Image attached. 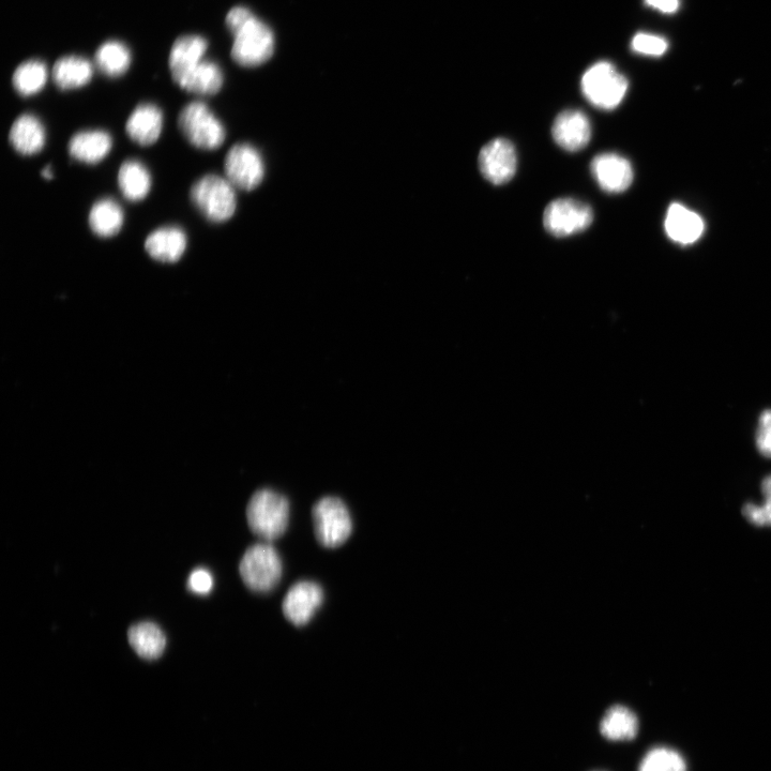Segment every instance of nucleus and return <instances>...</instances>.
<instances>
[{"instance_id": "nucleus-14", "label": "nucleus", "mask_w": 771, "mask_h": 771, "mask_svg": "<svg viewBox=\"0 0 771 771\" xmlns=\"http://www.w3.org/2000/svg\"><path fill=\"white\" fill-rule=\"evenodd\" d=\"M163 130V113L155 104L144 103L136 108L127 120L129 138L141 146H151L160 139Z\"/></svg>"}, {"instance_id": "nucleus-2", "label": "nucleus", "mask_w": 771, "mask_h": 771, "mask_svg": "<svg viewBox=\"0 0 771 771\" xmlns=\"http://www.w3.org/2000/svg\"><path fill=\"white\" fill-rule=\"evenodd\" d=\"M235 189L228 179L210 174L196 181L191 188L190 198L208 221L224 223L236 213Z\"/></svg>"}, {"instance_id": "nucleus-11", "label": "nucleus", "mask_w": 771, "mask_h": 771, "mask_svg": "<svg viewBox=\"0 0 771 771\" xmlns=\"http://www.w3.org/2000/svg\"><path fill=\"white\" fill-rule=\"evenodd\" d=\"M324 600L323 589L309 581L296 583L283 600V613L297 627L307 625Z\"/></svg>"}, {"instance_id": "nucleus-13", "label": "nucleus", "mask_w": 771, "mask_h": 771, "mask_svg": "<svg viewBox=\"0 0 771 771\" xmlns=\"http://www.w3.org/2000/svg\"><path fill=\"white\" fill-rule=\"evenodd\" d=\"M552 135L559 147L577 153L591 142L592 125L585 113L567 110L556 117Z\"/></svg>"}, {"instance_id": "nucleus-31", "label": "nucleus", "mask_w": 771, "mask_h": 771, "mask_svg": "<svg viewBox=\"0 0 771 771\" xmlns=\"http://www.w3.org/2000/svg\"><path fill=\"white\" fill-rule=\"evenodd\" d=\"M757 445L761 455L771 459V410L765 411L761 415L757 431Z\"/></svg>"}, {"instance_id": "nucleus-23", "label": "nucleus", "mask_w": 771, "mask_h": 771, "mask_svg": "<svg viewBox=\"0 0 771 771\" xmlns=\"http://www.w3.org/2000/svg\"><path fill=\"white\" fill-rule=\"evenodd\" d=\"M124 210L112 199L98 201L90 210L89 226L93 233L101 238H111L123 229Z\"/></svg>"}, {"instance_id": "nucleus-29", "label": "nucleus", "mask_w": 771, "mask_h": 771, "mask_svg": "<svg viewBox=\"0 0 771 771\" xmlns=\"http://www.w3.org/2000/svg\"><path fill=\"white\" fill-rule=\"evenodd\" d=\"M762 493L765 503L762 506L747 504L743 509L745 518L757 526H771V475L762 483Z\"/></svg>"}, {"instance_id": "nucleus-9", "label": "nucleus", "mask_w": 771, "mask_h": 771, "mask_svg": "<svg viewBox=\"0 0 771 771\" xmlns=\"http://www.w3.org/2000/svg\"><path fill=\"white\" fill-rule=\"evenodd\" d=\"M226 179L239 190L252 191L264 180L266 168L262 154L250 144H237L225 157Z\"/></svg>"}, {"instance_id": "nucleus-34", "label": "nucleus", "mask_w": 771, "mask_h": 771, "mask_svg": "<svg viewBox=\"0 0 771 771\" xmlns=\"http://www.w3.org/2000/svg\"><path fill=\"white\" fill-rule=\"evenodd\" d=\"M645 3L663 13H675L679 8V0H645Z\"/></svg>"}, {"instance_id": "nucleus-30", "label": "nucleus", "mask_w": 771, "mask_h": 771, "mask_svg": "<svg viewBox=\"0 0 771 771\" xmlns=\"http://www.w3.org/2000/svg\"><path fill=\"white\" fill-rule=\"evenodd\" d=\"M634 52L647 56H662L668 50V41L659 36L638 34L632 40Z\"/></svg>"}, {"instance_id": "nucleus-7", "label": "nucleus", "mask_w": 771, "mask_h": 771, "mask_svg": "<svg viewBox=\"0 0 771 771\" xmlns=\"http://www.w3.org/2000/svg\"><path fill=\"white\" fill-rule=\"evenodd\" d=\"M234 37L232 57L239 66L259 67L275 53V35L259 19L254 18Z\"/></svg>"}, {"instance_id": "nucleus-22", "label": "nucleus", "mask_w": 771, "mask_h": 771, "mask_svg": "<svg viewBox=\"0 0 771 771\" xmlns=\"http://www.w3.org/2000/svg\"><path fill=\"white\" fill-rule=\"evenodd\" d=\"M118 187L130 202L145 200L151 190V176L146 166L138 160L126 161L118 172Z\"/></svg>"}, {"instance_id": "nucleus-1", "label": "nucleus", "mask_w": 771, "mask_h": 771, "mask_svg": "<svg viewBox=\"0 0 771 771\" xmlns=\"http://www.w3.org/2000/svg\"><path fill=\"white\" fill-rule=\"evenodd\" d=\"M247 519L255 536L266 542L277 540L289 526L290 503L270 489L257 491L248 505Z\"/></svg>"}, {"instance_id": "nucleus-10", "label": "nucleus", "mask_w": 771, "mask_h": 771, "mask_svg": "<svg viewBox=\"0 0 771 771\" xmlns=\"http://www.w3.org/2000/svg\"><path fill=\"white\" fill-rule=\"evenodd\" d=\"M517 165L516 148L506 139H495L480 151V172L495 186L508 183L516 175Z\"/></svg>"}, {"instance_id": "nucleus-26", "label": "nucleus", "mask_w": 771, "mask_h": 771, "mask_svg": "<svg viewBox=\"0 0 771 771\" xmlns=\"http://www.w3.org/2000/svg\"><path fill=\"white\" fill-rule=\"evenodd\" d=\"M131 52L119 41H108L98 49L95 62L98 69L109 78L122 77L130 68Z\"/></svg>"}, {"instance_id": "nucleus-15", "label": "nucleus", "mask_w": 771, "mask_h": 771, "mask_svg": "<svg viewBox=\"0 0 771 771\" xmlns=\"http://www.w3.org/2000/svg\"><path fill=\"white\" fill-rule=\"evenodd\" d=\"M188 239L186 233L177 226H165L151 233L145 241V249L150 257L161 263H176L186 252Z\"/></svg>"}, {"instance_id": "nucleus-3", "label": "nucleus", "mask_w": 771, "mask_h": 771, "mask_svg": "<svg viewBox=\"0 0 771 771\" xmlns=\"http://www.w3.org/2000/svg\"><path fill=\"white\" fill-rule=\"evenodd\" d=\"M178 127L187 141L202 150H216L226 139L221 120L203 102H191L181 110Z\"/></svg>"}, {"instance_id": "nucleus-28", "label": "nucleus", "mask_w": 771, "mask_h": 771, "mask_svg": "<svg viewBox=\"0 0 771 771\" xmlns=\"http://www.w3.org/2000/svg\"><path fill=\"white\" fill-rule=\"evenodd\" d=\"M639 771H687V765L677 751L660 747L646 754Z\"/></svg>"}, {"instance_id": "nucleus-27", "label": "nucleus", "mask_w": 771, "mask_h": 771, "mask_svg": "<svg viewBox=\"0 0 771 771\" xmlns=\"http://www.w3.org/2000/svg\"><path fill=\"white\" fill-rule=\"evenodd\" d=\"M49 71L41 60L33 59L20 65L14 71L12 84L17 93L23 97L37 95L47 84Z\"/></svg>"}, {"instance_id": "nucleus-32", "label": "nucleus", "mask_w": 771, "mask_h": 771, "mask_svg": "<svg viewBox=\"0 0 771 771\" xmlns=\"http://www.w3.org/2000/svg\"><path fill=\"white\" fill-rule=\"evenodd\" d=\"M188 587L191 592L198 595H206L214 587V579L206 569H196L191 573L188 581Z\"/></svg>"}, {"instance_id": "nucleus-12", "label": "nucleus", "mask_w": 771, "mask_h": 771, "mask_svg": "<svg viewBox=\"0 0 771 771\" xmlns=\"http://www.w3.org/2000/svg\"><path fill=\"white\" fill-rule=\"evenodd\" d=\"M591 170L599 187L608 193H623L633 183L634 173L631 163L617 154L598 155L592 161Z\"/></svg>"}, {"instance_id": "nucleus-18", "label": "nucleus", "mask_w": 771, "mask_h": 771, "mask_svg": "<svg viewBox=\"0 0 771 771\" xmlns=\"http://www.w3.org/2000/svg\"><path fill=\"white\" fill-rule=\"evenodd\" d=\"M9 141L20 155L34 156L44 148L47 132L38 117L24 114L13 123Z\"/></svg>"}, {"instance_id": "nucleus-6", "label": "nucleus", "mask_w": 771, "mask_h": 771, "mask_svg": "<svg viewBox=\"0 0 771 771\" xmlns=\"http://www.w3.org/2000/svg\"><path fill=\"white\" fill-rule=\"evenodd\" d=\"M312 517L316 539L325 548H339L352 535L351 513L338 497L322 498L313 507Z\"/></svg>"}, {"instance_id": "nucleus-19", "label": "nucleus", "mask_w": 771, "mask_h": 771, "mask_svg": "<svg viewBox=\"0 0 771 771\" xmlns=\"http://www.w3.org/2000/svg\"><path fill=\"white\" fill-rule=\"evenodd\" d=\"M665 231L675 243L690 245L695 243L704 232V221L683 205L674 203L669 207L665 218Z\"/></svg>"}, {"instance_id": "nucleus-16", "label": "nucleus", "mask_w": 771, "mask_h": 771, "mask_svg": "<svg viewBox=\"0 0 771 771\" xmlns=\"http://www.w3.org/2000/svg\"><path fill=\"white\" fill-rule=\"evenodd\" d=\"M207 49V40L198 35L183 36L175 41L169 59L175 83L203 62Z\"/></svg>"}, {"instance_id": "nucleus-8", "label": "nucleus", "mask_w": 771, "mask_h": 771, "mask_svg": "<svg viewBox=\"0 0 771 771\" xmlns=\"http://www.w3.org/2000/svg\"><path fill=\"white\" fill-rule=\"evenodd\" d=\"M594 221L591 206L573 199H558L550 203L543 214V225L554 237L563 238L581 233Z\"/></svg>"}, {"instance_id": "nucleus-4", "label": "nucleus", "mask_w": 771, "mask_h": 771, "mask_svg": "<svg viewBox=\"0 0 771 771\" xmlns=\"http://www.w3.org/2000/svg\"><path fill=\"white\" fill-rule=\"evenodd\" d=\"M628 87L625 75L607 62L589 68L582 78L584 97L594 107L603 111L615 110L624 100Z\"/></svg>"}, {"instance_id": "nucleus-35", "label": "nucleus", "mask_w": 771, "mask_h": 771, "mask_svg": "<svg viewBox=\"0 0 771 771\" xmlns=\"http://www.w3.org/2000/svg\"><path fill=\"white\" fill-rule=\"evenodd\" d=\"M41 175H42V177H43V178H45V179H48V180H51V179H53V171H52V169L50 168V166H48V168H47V169H44V170L42 171Z\"/></svg>"}, {"instance_id": "nucleus-33", "label": "nucleus", "mask_w": 771, "mask_h": 771, "mask_svg": "<svg viewBox=\"0 0 771 771\" xmlns=\"http://www.w3.org/2000/svg\"><path fill=\"white\" fill-rule=\"evenodd\" d=\"M253 13L246 7H235L226 15V25L230 32L236 36L241 29L245 28L253 19Z\"/></svg>"}, {"instance_id": "nucleus-24", "label": "nucleus", "mask_w": 771, "mask_h": 771, "mask_svg": "<svg viewBox=\"0 0 771 771\" xmlns=\"http://www.w3.org/2000/svg\"><path fill=\"white\" fill-rule=\"evenodd\" d=\"M600 731L604 737L613 742H624V740L636 738L639 732V721L630 709L616 705L603 717Z\"/></svg>"}, {"instance_id": "nucleus-20", "label": "nucleus", "mask_w": 771, "mask_h": 771, "mask_svg": "<svg viewBox=\"0 0 771 771\" xmlns=\"http://www.w3.org/2000/svg\"><path fill=\"white\" fill-rule=\"evenodd\" d=\"M52 75L59 89H78L92 81L94 68L84 57L65 56L57 60Z\"/></svg>"}, {"instance_id": "nucleus-25", "label": "nucleus", "mask_w": 771, "mask_h": 771, "mask_svg": "<svg viewBox=\"0 0 771 771\" xmlns=\"http://www.w3.org/2000/svg\"><path fill=\"white\" fill-rule=\"evenodd\" d=\"M128 639L134 652L146 660L159 658L166 645L163 631L153 623L132 626L128 632Z\"/></svg>"}, {"instance_id": "nucleus-17", "label": "nucleus", "mask_w": 771, "mask_h": 771, "mask_svg": "<svg viewBox=\"0 0 771 771\" xmlns=\"http://www.w3.org/2000/svg\"><path fill=\"white\" fill-rule=\"evenodd\" d=\"M68 148L73 159L84 164H98L111 153L113 139L102 130L82 131L72 136Z\"/></svg>"}, {"instance_id": "nucleus-5", "label": "nucleus", "mask_w": 771, "mask_h": 771, "mask_svg": "<svg viewBox=\"0 0 771 771\" xmlns=\"http://www.w3.org/2000/svg\"><path fill=\"white\" fill-rule=\"evenodd\" d=\"M241 579L255 593H269L282 578L280 555L269 542L254 544L239 566Z\"/></svg>"}, {"instance_id": "nucleus-21", "label": "nucleus", "mask_w": 771, "mask_h": 771, "mask_svg": "<svg viewBox=\"0 0 771 771\" xmlns=\"http://www.w3.org/2000/svg\"><path fill=\"white\" fill-rule=\"evenodd\" d=\"M224 82L221 68L209 60H203L189 71L177 84L188 93L199 96H213L220 92Z\"/></svg>"}]
</instances>
